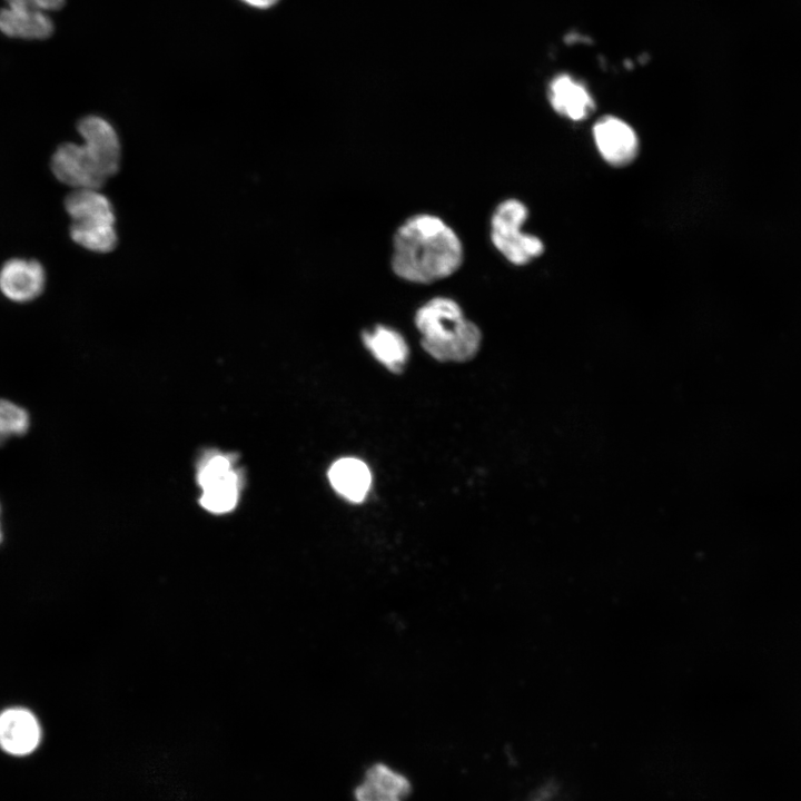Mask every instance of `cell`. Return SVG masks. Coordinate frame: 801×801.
Returning a JSON list of instances; mask_svg holds the SVG:
<instances>
[{
	"instance_id": "obj_3",
	"label": "cell",
	"mask_w": 801,
	"mask_h": 801,
	"mask_svg": "<svg viewBox=\"0 0 801 801\" xmlns=\"http://www.w3.org/2000/svg\"><path fill=\"white\" fill-rule=\"evenodd\" d=\"M527 217L526 205L517 198L500 201L490 217L492 246L515 266L527 265L544 251L541 238L523 230Z\"/></svg>"
},
{
	"instance_id": "obj_6",
	"label": "cell",
	"mask_w": 801,
	"mask_h": 801,
	"mask_svg": "<svg viewBox=\"0 0 801 801\" xmlns=\"http://www.w3.org/2000/svg\"><path fill=\"white\" fill-rule=\"evenodd\" d=\"M592 135L602 158L614 167L631 164L639 152L636 132L617 117L600 118L593 126Z\"/></svg>"
},
{
	"instance_id": "obj_2",
	"label": "cell",
	"mask_w": 801,
	"mask_h": 801,
	"mask_svg": "<svg viewBox=\"0 0 801 801\" xmlns=\"http://www.w3.org/2000/svg\"><path fill=\"white\" fill-rule=\"evenodd\" d=\"M414 322L422 335L423 349L439 362H467L479 349V328L465 317L459 304L451 297L428 299L416 310Z\"/></svg>"
},
{
	"instance_id": "obj_8",
	"label": "cell",
	"mask_w": 801,
	"mask_h": 801,
	"mask_svg": "<svg viewBox=\"0 0 801 801\" xmlns=\"http://www.w3.org/2000/svg\"><path fill=\"white\" fill-rule=\"evenodd\" d=\"M548 100L558 115L573 121L586 119L595 109L586 86L568 73H560L551 80Z\"/></svg>"
},
{
	"instance_id": "obj_11",
	"label": "cell",
	"mask_w": 801,
	"mask_h": 801,
	"mask_svg": "<svg viewBox=\"0 0 801 801\" xmlns=\"http://www.w3.org/2000/svg\"><path fill=\"white\" fill-rule=\"evenodd\" d=\"M65 209L72 224L116 225L113 207L98 189H72L65 198Z\"/></svg>"
},
{
	"instance_id": "obj_9",
	"label": "cell",
	"mask_w": 801,
	"mask_h": 801,
	"mask_svg": "<svg viewBox=\"0 0 801 801\" xmlns=\"http://www.w3.org/2000/svg\"><path fill=\"white\" fill-rule=\"evenodd\" d=\"M40 728L34 715L24 709H9L0 714V745L11 754L23 755L34 750Z\"/></svg>"
},
{
	"instance_id": "obj_18",
	"label": "cell",
	"mask_w": 801,
	"mask_h": 801,
	"mask_svg": "<svg viewBox=\"0 0 801 801\" xmlns=\"http://www.w3.org/2000/svg\"><path fill=\"white\" fill-rule=\"evenodd\" d=\"M247 6L256 9H269L280 0H240Z\"/></svg>"
},
{
	"instance_id": "obj_15",
	"label": "cell",
	"mask_w": 801,
	"mask_h": 801,
	"mask_svg": "<svg viewBox=\"0 0 801 801\" xmlns=\"http://www.w3.org/2000/svg\"><path fill=\"white\" fill-rule=\"evenodd\" d=\"M71 239L85 249L95 253H109L117 245V233L115 225H70Z\"/></svg>"
},
{
	"instance_id": "obj_5",
	"label": "cell",
	"mask_w": 801,
	"mask_h": 801,
	"mask_svg": "<svg viewBox=\"0 0 801 801\" xmlns=\"http://www.w3.org/2000/svg\"><path fill=\"white\" fill-rule=\"evenodd\" d=\"M198 484L202 490L200 504L212 513L231 511L239 497L240 478L229 457L212 454L198 469Z\"/></svg>"
},
{
	"instance_id": "obj_19",
	"label": "cell",
	"mask_w": 801,
	"mask_h": 801,
	"mask_svg": "<svg viewBox=\"0 0 801 801\" xmlns=\"http://www.w3.org/2000/svg\"><path fill=\"white\" fill-rule=\"evenodd\" d=\"M356 801H404V800H396V799H364V800H356Z\"/></svg>"
},
{
	"instance_id": "obj_17",
	"label": "cell",
	"mask_w": 801,
	"mask_h": 801,
	"mask_svg": "<svg viewBox=\"0 0 801 801\" xmlns=\"http://www.w3.org/2000/svg\"><path fill=\"white\" fill-rule=\"evenodd\" d=\"M9 7L24 8L38 11L58 10L66 0H4Z\"/></svg>"
},
{
	"instance_id": "obj_10",
	"label": "cell",
	"mask_w": 801,
	"mask_h": 801,
	"mask_svg": "<svg viewBox=\"0 0 801 801\" xmlns=\"http://www.w3.org/2000/svg\"><path fill=\"white\" fill-rule=\"evenodd\" d=\"M412 791L406 775L392 767L377 762L372 764L364 774L362 782L356 787V799H398L404 800Z\"/></svg>"
},
{
	"instance_id": "obj_16",
	"label": "cell",
	"mask_w": 801,
	"mask_h": 801,
	"mask_svg": "<svg viewBox=\"0 0 801 801\" xmlns=\"http://www.w3.org/2000/svg\"><path fill=\"white\" fill-rule=\"evenodd\" d=\"M28 427V413L10 400L0 399V431L10 437L23 435Z\"/></svg>"
},
{
	"instance_id": "obj_12",
	"label": "cell",
	"mask_w": 801,
	"mask_h": 801,
	"mask_svg": "<svg viewBox=\"0 0 801 801\" xmlns=\"http://www.w3.org/2000/svg\"><path fill=\"white\" fill-rule=\"evenodd\" d=\"M362 340L372 355L392 373H402L407 364L409 349L404 337L395 329L377 325L363 332Z\"/></svg>"
},
{
	"instance_id": "obj_7",
	"label": "cell",
	"mask_w": 801,
	"mask_h": 801,
	"mask_svg": "<svg viewBox=\"0 0 801 801\" xmlns=\"http://www.w3.org/2000/svg\"><path fill=\"white\" fill-rule=\"evenodd\" d=\"M46 273L36 259L12 258L0 269V290L10 300L27 303L44 289Z\"/></svg>"
},
{
	"instance_id": "obj_13",
	"label": "cell",
	"mask_w": 801,
	"mask_h": 801,
	"mask_svg": "<svg viewBox=\"0 0 801 801\" xmlns=\"http://www.w3.org/2000/svg\"><path fill=\"white\" fill-rule=\"evenodd\" d=\"M328 479L340 496L354 503L362 502L372 485L368 466L355 457H343L334 462L328 469Z\"/></svg>"
},
{
	"instance_id": "obj_1",
	"label": "cell",
	"mask_w": 801,
	"mask_h": 801,
	"mask_svg": "<svg viewBox=\"0 0 801 801\" xmlns=\"http://www.w3.org/2000/svg\"><path fill=\"white\" fill-rule=\"evenodd\" d=\"M464 258L461 236L437 214H412L393 233L390 268L404 281L429 285L443 280L458 271Z\"/></svg>"
},
{
	"instance_id": "obj_20",
	"label": "cell",
	"mask_w": 801,
	"mask_h": 801,
	"mask_svg": "<svg viewBox=\"0 0 801 801\" xmlns=\"http://www.w3.org/2000/svg\"><path fill=\"white\" fill-rule=\"evenodd\" d=\"M9 437L0 431V445H2Z\"/></svg>"
},
{
	"instance_id": "obj_14",
	"label": "cell",
	"mask_w": 801,
	"mask_h": 801,
	"mask_svg": "<svg viewBox=\"0 0 801 801\" xmlns=\"http://www.w3.org/2000/svg\"><path fill=\"white\" fill-rule=\"evenodd\" d=\"M0 31L8 37L43 40L52 34L53 23L43 11L8 6L0 10Z\"/></svg>"
},
{
	"instance_id": "obj_4",
	"label": "cell",
	"mask_w": 801,
	"mask_h": 801,
	"mask_svg": "<svg viewBox=\"0 0 801 801\" xmlns=\"http://www.w3.org/2000/svg\"><path fill=\"white\" fill-rule=\"evenodd\" d=\"M50 169L61 184L72 189H100L119 168L98 150L82 144H61L53 152Z\"/></svg>"
}]
</instances>
